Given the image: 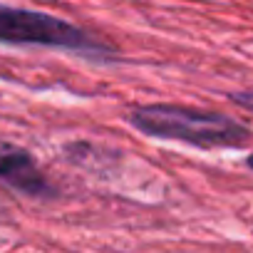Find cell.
Masks as SVG:
<instances>
[{"label":"cell","mask_w":253,"mask_h":253,"mask_svg":"<svg viewBox=\"0 0 253 253\" xmlns=\"http://www.w3.org/2000/svg\"><path fill=\"white\" fill-rule=\"evenodd\" d=\"M132 126L159 139H174L201 149L243 147L251 137L241 122L209 109H194L181 104H147L134 107L126 114Z\"/></svg>","instance_id":"obj_1"},{"label":"cell","mask_w":253,"mask_h":253,"mask_svg":"<svg viewBox=\"0 0 253 253\" xmlns=\"http://www.w3.org/2000/svg\"><path fill=\"white\" fill-rule=\"evenodd\" d=\"M0 42L10 45H45L75 52H112V47L102 45L87 30L70 25L60 18L0 5Z\"/></svg>","instance_id":"obj_2"},{"label":"cell","mask_w":253,"mask_h":253,"mask_svg":"<svg viewBox=\"0 0 253 253\" xmlns=\"http://www.w3.org/2000/svg\"><path fill=\"white\" fill-rule=\"evenodd\" d=\"M0 181L20 194L33 196V199L55 194L47 176L40 171V167L30 157V152H25L23 147L10 144L5 139H0Z\"/></svg>","instance_id":"obj_3"},{"label":"cell","mask_w":253,"mask_h":253,"mask_svg":"<svg viewBox=\"0 0 253 253\" xmlns=\"http://www.w3.org/2000/svg\"><path fill=\"white\" fill-rule=\"evenodd\" d=\"M233 104L243 107V109H251L253 112V89H243V92H231L228 94Z\"/></svg>","instance_id":"obj_4"},{"label":"cell","mask_w":253,"mask_h":253,"mask_svg":"<svg viewBox=\"0 0 253 253\" xmlns=\"http://www.w3.org/2000/svg\"><path fill=\"white\" fill-rule=\"evenodd\" d=\"M246 164H248V169H253V154H251V157L246 159Z\"/></svg>","instance_id":"obj_5"}]
</instances>
